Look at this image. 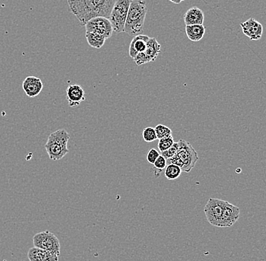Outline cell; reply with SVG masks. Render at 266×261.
<instances>
[{
  "label": "cell",
  "mask_w": 266,
  "mask_h": 261,
  "mask_svg": "<svg viewBox=\"0 0 266 261\" xmlns=\"http://www.w3.org/2000/svg\"><path fill=\"white\" fill-rule=\"evenodd\" d=\"M70 11L77 18L79 24L85 27L95 17L109 18L117 0H67Z\"/></svg>",
  "instance_id": "6da1fadb"
},
{
  "label": "cell",
  "mask_w": 266,
  "mask_h": 261,
  "mask_svg": "<svg viewBox=\"0 0 266 261\" xmlns=\"http://www.w3.org/2000/svg\"><path fill=\"white\" fill-rule=\"evenodd\" d=\"M147 12V4L145 1L132 0L124 27V33L133 37L143 34Z\"/></svg>",
  "instance_id": "7a4b0ae2"
},
{
  "label": "cell",
  "mask_w": 266,
  "mask_h": 261,
  "mask_svg": "<svg viewBox=\"0 0 266 261\" xmlns=\"http://www.w3.org/2000/svg\"><path fill=\"white\" fill-rule=\"evenodd\" d=\"M179 144V149L176 154L167 159V165L175 164L180 167L182 172L189 173L198 161L197 151L190 143L187 142L185 140H180Z\"/></svg>",
  "instance_id": "3957f363"
},
{
  "label": "cell",
  "mask_w": 266,
  "mask_h": 261,
  "mask_svg": "<svg viewBox=\"0 0 266 261\" xmlns=\"http://www.w3.org/2000/svg\"><path fill=\"white\" fill-rule=\"evenodd\" d=\"M69 140V133L65 129H59L50 134L45 149L51 160H61L69 153L68 148Z\"/></svg>",
  "instance_id": "277c9868"
},
{
  "label": "cell",
  "mask_w": 266,
  "mask_h": 261,
  "mask_svg": "<svg viewBox=\"0 0 266 261\" xmlns=\"http://www.w3.org/2000/svg\"><path fill=\"white\" fill-rule=\"evenodd\" d=\"M131 2L132 0H117L115 3L109 18L115 33H121L124 31Z\"/></svg>",
  "instance_id": "5b68a950"
},
{
  "label": "cell",
  "mask_w": 266,
  "mask_h": 261,
  "mask_svg": "<svg viewBox=\"0 0 266 261\" xmlns=\"http://www.w3.org/2000/svg\"><path fill=\"white\" fill-rule=\"evenodd\" d=\"M33 245L36 248L60 255L61 244L57 236L49 231H43L36 233L33 238Z\"/></svg>",
  "instance_id": "8992f818"
},
{
  "label": "cell",
  "mask_w": 266,
  "mask_h": 261,
  "mask_svg": "<svg viewBox=\"0 0 266 261\" xmlns=\"http://www.w3.org/2000/svg\"><path fill=\"white\" fill-rule=\"evenodd\" d=\"M226 202L227 201L214 198H210L208 200L204 207V212L206 220L211 225L220 227V221Z\"/></svg>",
  "instance_id": "52a82bcc"
},
{
  "label": "cell",
  "mask_w": 266,
  "mask_h": 261,
  "mask_svg": "<svg viewBox=\"0 0 266 261\" xmlns=\"http://www.w3.org/2000/svg\"><path fill=\"white\" fill-rule=\"evenodd\" d=\"M86 33H95L102 35L109 39L113 34V27L109 18L98 16L89 20L86 25Z\"/></svg>",
  "instance_id": "ba28073f"
},
{
  "label": "cell",
  "mask_w": 266,
  "mask_h": 261,
  "mask_svg": "<svg viewBox=\"0 0 266 261\" xmlns=\"http://www.w3.org/2000/svg\"><path fill=\"white\" fill-rule=\"evenodd\" d=\"M243 33L250 40H259L263 33V27L254 18H250L241 24Z\"/></svg>",
  "instance_id": "9c48e42d"
},
{
  "label": "cell",
  "mask_w": 266,
  "mask_h": 261,
  "mask_svg": "<svg viewBox=\"0 0 266 261\" xmlns=\"http://www.w3.org/2000/svg\"><path fill=\"white\" fill-rule=\"evenodd\" d=\"M239 208L232 203L226 202L220 221V227H231L239 219Z\"/></svg>",
  "instance_id": "30bf717a"
},
{
  "label": "cell",
  "mask_w": 266,
  "mask_h": 261,
  "mask_svg": "<svg viewBox=\"0 0 266 261\" xmlns=\"http://www.w3.org/2000/svg\"><path fill=\"white\" fill-rule=\"evenodd\" d=\"M23 90L29 98L38 96L43 89L42 80L36 77H27L23 82Z\"/></svg>",
  "instance_id": "8fae6325"
},
{
  "label": "cell",
  "mask_w": 266,
  "mask_h": 261,
  "mask_svg": "<svg viewBox=\"0 0 266 261\" xmlns=\"http://www.w3.org/2000/svg\"><path fill=\"white\" fill-rule=\"evenodd\" d=\"M66 98L71 107H77L86 100L85 92L79 85H70L66 89Z\"/></svg>",
  "instance_id": "7c38bea8"
},
{
  "label": "cell",
  "mask_w": 266,
  "mask_h": 261,
  "mask_svg": "<svg viewBox=\"0 0 266 261\" xmlns=\"http://www.w3.org/2000/svg\"><path fill=\"white\" fill-rule=\"evenodd\" d=\"M59 257L54 253L36 247L30 248L27 254L30 261H59Z\"/></svg>",
  "instance_id": "4fadbf2b"
},
{
  "label": "cell",
  "mask_w": 266,
  "mask_h": 261,
  "mask_svg": "<svg viewBox=\"0 0 266 261\" xmlns=\"http://www.w3.org/2000/svg\"><path fill=\"white\" fill-rule=\"evenodd\" d=\"M203 21H204V14L203 11L197 6L190 8L184 15V22L186 26L203 24Z\"/></svg>",
  "instance_id": "5bb4252c"
},
{
  "label": "cell",
  "mask_w": 266,
  "mask_h": 261,
  "mask_svg": "<svg viewBox=\"0 0 266 261\" xmlns=\"http://www.w3.org/2000/svg\"><path fill=\"white\" fill-rule=\"evenodd\" d=\"M150 37L144 34L134 36L129 48V54L132 58L133 59L138 53L145 51L146 45Z\"/></svg>",
  "instance_id": "9a60e30c"
},
{
  "label": "cell",
  "mask_w": 266,
  "mask_h": 261,
  "mask_svg": "<svg viewBox=\"0 0 266 261\" xmlns=\"http://www.w3.org/2000/svg\"><path fill=\"white\" fill-rule=\"evenodd\" d=\"M187 36L192 42H199L203 39L206 32V27L203 24L187 25L185 27Z\"/></svg>",
  "instance_id": "2e32d148"
},
{
  "label": "cell",
  "mask_w": 266,
  "mask_h": 261,
  "mask_svg": "<svg viewBox=\"0 0 266 261\" xmlns=\"http://www.w3.org/2000/svg\"><path fill=\"white\" fill-rule=\"evenodd\" d=\"M161 51V45L155 38H150L146 45L145 52L149 61L153 62L157 58Z\"/></svg>",
  "instance_id": "e0dca14e"
},
{
  "label": "cell",
  "mask_w": 266,
  "mask_h": 261,
  "mask_svg": "<svg viewBox=\"0 0 266 261\" xmlns=\"http://www.w3.org/2000/svg\"><path fill=\"white\" fill-rule=\"evenodd\" d=\"M88 44L92 48H101L105 43L106 38L102 35L95 33H86Z\"/></svg>",
  "instance_id": "ac0fdd59"
},
{
  "label": "cell",
  "mask_w": 266,
  "mask_h": 261,
  "mask_svg": "<svg viewBox=\"0 0 266 261\" xmlns=\"http://www.w3.org/2000/svg\"><path fill=\"white\" fill-rule=\"evenodd\" d=\"M182 171L180 167L175 164H168L165 168V177L170 180H174L179 178Z\"/></svg>",
  "instance_id": "d6986e66"
},
{
  "label": "cell",
  "mask_w": 266,
  "mask_h": 261,
  "mask_svg": "<svg viewBox=\"0 0 266 261\" xmlns=\"http://www.w3.org/2000/svg\"><path fill=\"white\" fill-rule=\"evenodd\" d=\"M154 129L155 132H156V138H157L158 140L171 136L172 133H173V132H172V130L169 127L162 125V124H158L155 127Z\"/></svg>",
  "instance_id": "ffe728a7"
},
{
  "label": "cell",
  "mask_w": 266,
  "mask_h": 261,
  "mask_svg": "<svg viewBox=\"0 0 266 261\" xmlns=\"http://www.w3.org/2000/svg\"><path fill=\"white\" fill-rule=\"evenodd\" d=\"M174 143V139H173L172 135L171 136L167 137V138H162V139L159 140V143H158L157 145L158 149H159L161 153H163V152L168 150L170 147H171Z\"/></svg>",
  "instance_id": "44dd1931"
},
{
  "label": "cell",
  "mask_w": 266,
  "mask_h": 261,
  "mask_svg": "<svg viewBox=\"0 0 266 261\" xmlns=\"http://www.w3.org/2000/svg\"><path fill=\"white\" fill-rule=\"evenodd\" d=\"M142 137L144 141L147 143L153 142L157 140L154 128H152V127H147L144 128L142 132Z\"/></svg>",
  "instance_id": "7402d4cb"
},
{
  "label": "cell",
  "mask_w": 266,
  "mask_h": 261,
  "mask_svg": "<svg viewBox=\"0 0 266 261\" xmlns=\"http://www.w3.org/2000/svg\"><path fill=\"white\" fill-rule=\"evenodd\" d=\"M179 142H175L171 147H170L168 150H165V151L161 153V155H162V156L167 160V159H170V158L173 157V156L176 154L178 149H179Z\"/></svg>",
  "instance_id": "603a6c76"
},
{
  "label": "cell",
  "mask_w": 266,
  "mask_h": 261,
  "mask_svg": "<svg viewBox=\"0 0 266 261\" xmlns=\"http://www.w3.org/2000/svg\"><path fill=\"white\" fill-rule=\"evenodd\" d=\"M133 60L138 66H141V65L145 64V63L150 62L149 61L148 58H147V55H146L144 51L138 53V54L134 57Z\"/></svg>",
  "instance_id": "cb8c5ba5"
},
{
  "label": "cell",
  "mask_w": 266,
  "mask_h": 261,
  "mask_svg": "<svg viewBox=\"0 0 266 261\" xmlns=\"http://www.w3.org/2000/svg\"><path fill=\"white\" fill-rule=\"evenodd\" d=\"M153 165H154V168L156 169L162 171V170L165 169L166 167H167V159L162 155H159V157L156 159V160L153 163Z\"/></svg>",
  "instance_id": "d4e9b609"
},
{
  "label": "cell",
  "mask_w": 266,
  "mask_h": 261,
  "mask_svg": "<svg viewBox=\"0 0 266 261\" xmlns=\"http://www.w3.org/2000/svg\"><path fill=\"white\" fill-rule=\"evenodd\" d=\"M161 153H159L158 150L156 149L152 148L150 149V151L147 153V161L149 163L153 164L154 163L155 161L156 160L158 157H159Z\"/></svg>",
  "instance_id": "484cf974"
},
{
  "label": "cell",
  "mask_w": 266,
  "mask_h": 261,
  "mask_svg": "<svg viewBox=\"0 0 266 261\" xmlns=\"http://www.w3.org/2000/svg\"><path fill=\"white\" fill-rule=\"evenodd\" d=\"M169 1L171 2V3H174V4H180L182 2L185 1V0H169Z\"/></svg>",
  "instance_id": "4316f807"
}]
</instances>
